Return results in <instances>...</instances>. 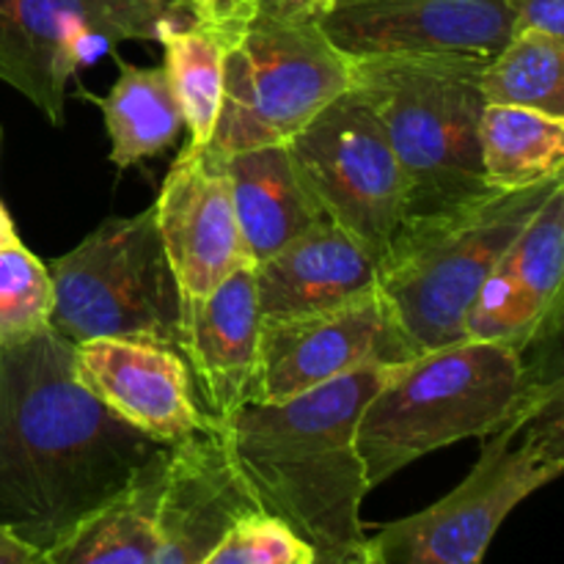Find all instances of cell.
<instances>
[{"label":"cell","mask_w":564,"mask_h":564,"mask_svg":"<svg viewBox=\"0 0 564 564\" xmlns=\"http://www.w3.org/2000/svg\"><path fill=\"white\" fill-rule=\"evenodd\" d=\"M187 25L174 0H0V80L53 127L66 83L119 42H160Z\"/></svg>","instance_id":"9c48e42d"},{"label":"cell","mask_w":564,"mask_h":564,"mask_svg":"<svg viewBox=\"0 0 564 564\" xmlns=\"http://www.w3.org/2000/svg\"><path fill=\"white\" fill-rule=\"evenodd\" d=\"M215 160L229 180L237 224L251 264L273 257L279 248L325 218L301 171L295 169L286 143L246 149Z\"/></svg>","instance_id":"d6986e66"},{"label":"cell","mask_w":564,"mask_h":564,"mask_svg":"<svg viewBox=\"0 0 564 564\" xmlns=\"http://www.w3.org/2000/svg\"><path fill=\"white\" fill-rule=\"evenodd\" d=\"M474 55L352 58V88L383 124L408 182V213L446 207L488 191L479 163L485 110ZM405 213V215H408Z\"/></svg>","instance_id":"8992f818"},{"label":"cell","mask_w":564,"mask_h":564,"mask_svg":"<svg viewBox=\"0 0 564 564\" xmlns=\"http://www.w3.org/2000/svg\"><path fill=\"white\" fill-rule=\"evenodd\" d=\"M375 286L378 262L372 253L328 218L253 264L262 323L328 312L367 295Z\"/></svg>","instance_id":"ac0fdd59"},{"label":"cell","mask_w":564,"mask_h":564,"mask_svg":"<svg viewBox=\"0 0 564 564\" xmlns=\"http://www.w3.org/2000/svg\"><path fill=\"white\" fill-rule=\"evenodd\" d=\"M560 336V334H556ZM556 336L521 352L505 341L463 339L391 364L358 419V455L375 490L430 452L485 438L516 416L545 367Z\"/></svg>","instance_id":"3957f363"},{"label":"cell","mask_w":564,"mask_h":564,"mask_svg":"<svg viewBox=\"0 0 564 564\" xmlns=\"http://www.w3.org/2000/svg\"><path fill=\"white\" fill-rule=\"evenodd\" d=\"M174 3L185 11V17H191L187 25L202 28L215 42L224 44V50H229L259 14L253 0H174Z\"/></svg>","instance_id":"4316f807"},{"label":"cell","mask_w":564,"mask_h":564,"mask_svg":"<svg viewBox=\"0 0 564 564\" xmlns=\"http://www.w3.org/2000/svg\"><path fill=\"white\" fill-rule=\"evenodd\" d=\"M169 452L149 463L124 490L94 507L47 556L53 564H149L160 540V505Z\"/></svg>","instance_id":"ffe728a7"},{"label":"cell","mask_w":564,"mask_h":564,"mask_svg":"<svg viewBox=\"0 0 564 564\" xmlns=\"http://www.w3.org/2000/svg\"><path fill=\"white\" fill-rule=\"evenodd\" d=\"M479 88L488 105L540 110L564 119V39L538 31L512 33L482 64Z\"/></svg>","instance_id":"603a6c76"},{"label":"cell","mask_w":564,"mask_h":564,"mask_svg":"<svg viewBox=\"0 0 564 564\" xmlns=\"http://www.w3.org/2000/svg\"><path fill=\"white\" fill-rule=\"evenodd\" d=\"M0 564H53L47 551L17 538L11 529L0 527Z\"/></svg>","instance_id":"f546056e"},{"label":"cell","mask_w":564,"mask_h":564,"mask_svg":"<svg viewBox=\"0 0 564 564\" xmlns=\"http://www.w3.org/2000/svg\"><path fill=\"white\" fill-rule=\"evenodd\" d=\"M564 185L554 187L507 246L466 314V339L527 352L562 325Z\"/></svg>","instance_id":"4fadbf2b"},{"label":"cell","mask_w":564,"mask_h":564,"mask_svg":"<svg viewBox=\"0 0 564 564\" xmlns=\"http://www.w3.org/2000/svg\"><path fill=\"white\" fill-rule=\"evenodd\" d=\"M408 358L413 356L375 286L328 312L262 323L248 400L284 402L369 364H402Z\"/></svg>","instance_id":"8fae6325"},{"label":"cell","mask_w":564,"mask_h":564,"mask_svg":"<svg viewBox=\"0 0 564 564\" xmlns=\"http://www.w3.org/2000/svg\"><path fill=\"white\" fill-rule=\"evenodd\" d=\"M259 328L253 264L231 273L207 295L182 301V356L215 424H224L248 402Z\"/></svg>","instance_id":"e0dca14e"},{"label":"cell","mask_w":564,"mask_h":564,"mask_svg":"<svg viewBox=\"0 0 564 564\" xmlns=\"http://www.w3.org/2000/svg\"><path fill=\"white\" fill-rule=\"evenodd\" d=\"M352 86V58L317 22L279 20L259 11L224 55V99L207 152L290 143L325 105Z\"/></svg>","instance_id":"ba28073f"},{"label":"cell","mask_w":564,"mask_h":564,"mask_svg":"<svg viewBox=\"0 0 564 564\" xmlns=\"http://www.w3.org/2000/svg\"><path fill=\"white\" fill-rule=\"evenodd\" d=\"M75 372L110 413L160 444L174 446L213 424L180 350L141 339H88L75 345Z\"/></svg>","instance_id":"9a60e30c"},{"label":"cell","mask_w":564,"mask_h":564,"mask_svg":"<svg viewBox=\"0 0 564 564\" xmlns=\"http://www.w3.org/2000/svg\"><path fill=\"white\" fill-rule=\"evenodd\" d=\"M452 494L364 538L361 564H482L501 523L564 468V383L545 372Z\"/></svg>","instance_id":"5b68a950"},{"label":"cell","mask_w":564,"mask_h":564,"mask_svg":"<svg viewBox=\"0 0 564 564\" xmlns=\"http://www.w3.org/2000/svg\"><path fill=\"white\" fill-rule=\"evenodd\" d=\"M259 510L242 485L218 424L171 446L160 505V540L149 564H196L237 516Z\"/></svg>","instance_id":"2e32d148"},{"label":"cell","mask_w":564,"mask_h":564,"mask_svg":"<svg viewBox=\"0 0 564 564\" xmlns=\"http://www.w3.org/2000/svg\"><path fill=\"white\" fill-rule=\"evenodd\" d=\"M479 163L485 182L499 191L564 176V119L512 105H485Z\"/></svg>","instance_id":"7402d4cb"},{"label":"cell","mask_w":564,"mask_h":564,"mask_svg":"<svg viewBox=\"0 0 564 564\" xmlns=\"http://www.w3.org/2000/svg\"><path fill=\"white\" fill-rule=\"evenodd\" d=\"M512 14V33L538 31L564 39V0H507Z\"/></svg>","instance_id":"83f0119b"},{"label":"cell","mask_w":564,"mask_h":564,"mask_svg":"<svg viewBox=\"0 0 564 564\" xmlns=\"http://www.w3.org/2000/svg\"><path fill=\"white\" fill-rule=\"evenodd\" d=\"M165 72L174 86L187 130V149L204 152L213 141L224 99V44L196 25H182L160 39Z\"/></svg>","instance_id":"cb8c5ba5"},{"label":"cell","mask_w":564,"mask_h":564,"mask_svg":"<svg viewBox=\"0 0 564 564\" xmlns=\"http://www.w3.org/2000/svg\"><path fill=\"white\" fill-rule=\"evenodd\" d=\"M47 270L50 328L66 341L141 339L182 352V297L154 207L102 220Z\"/></svg>","instance_id":"52a82bcc"},{"label":"cell","mask_w":564,"mask_h":564,"mask_svg":"<svg viewBox=\"0 0 564 564\" xmlns=\"http://www.w3.org/2000/svg\"><path fill=\"white\" fill-rule=\"evenodd\" d=\"M169 444L110 413L53 328L0 347V527L47 551Z\"/></svg>","instance_id":"6da1fadb"},{"label":"cell","mask_w":564,"mask_h":564,"mask_svg":"<svg viewBox=\"0 0 564 564\" xmlns=\"http://www.w3.org/2000/svg\"><path fill=\"white\" fill-rule=\"evenodd\" d=\"M152 207L182 301L207 295L251 264L229 180L207 149H182Z\"/></svg>","instance_id":"5bb4252c"},{"label":"cell","mask_w":564,"mask_h":564,"mask_svg":"<svg viewBox=\"0 0 564 564\" xmlns=\"http://www.w3.org/2000/svg\"><path fill=\"white\" fill-rule=\"evenodd\" d=\"M262 14L279 17V20L317 22L334 9L336 0H253Z\"/></svg>","instance_id":"f1b7e54d"},{"label":"cell","mask_w":564,"mask_h":564,"mask_svg":"<svg viewBox=\"0 0 564 564\" xmlns=\"http://www.w3.org/2000/svg\"><path fill=\"white\" fill-rule=\"evenodd\" d=\"M53 281L22 242L0 248V347L20 345L50 328Z\"/></svg>","instance_id":"d4e9b609"},{"label":"cell","mask_w":564,"mask_h":564,"mask_svg":"<svg viewBox=\"0 0 564 564\" xmlns=\"http://www.w3.org/2000/svg\"><path fill=\"white\" fill-rule=\"evenodd\" d=\"M319 28L339 53L494 58L512 36L507 0H336Z\"/></svg>","instance_id":"7c38bea8"},{"label":"cell","mask_w":564,"mask_h":564,"mask_svg":"<svg viewBox=\"0 0 564 564\" xmlns=\"http://www.w3.org/2000/svg\"><path fill=\"white\" fill-rule=\"evenodd\" d=\"M314 564H361V545L345 554H330V556H317Z\"/></svg>","instance_id":"1f68e13d"},{"label":"cell","mask_w":564,"mask_h":564,"mask_svg":"<svg viewBox=\"0 0 564 564\" xmlns=\"http://www.w3.org/2000/svg\"><path fill=\"white\" fill-rule=\"evenodd\" d=\"M564 176L408 213L378 259V290L408 352L466 339V314L518 231Z\"/></svg>","instance_id":"277c9868"},{"label":"cell","mask_w":564,"mask_h":564,"mask_svg":"<svg viewBox=\"0 0 564 564\" xmlns=\"http://www.w3.org/2000/svg\"><path fill=\"white\" fill-rule=\"evenodd\" d=\"M116 66L119 77L113 88L105 97H86L102 110L110 163L124 171L174 147L185 119L165 66H135L121 58H116Z\"/></svg>","instance_id":"44dd1931"},{"label":"cell","mask_w":564,"mask_h":564,"mask_svg":"<svg viewBox=\"0 0 564 564\" xmlns=\"http://www.w3.org/2000/svg\"><path fill=\"white\" fill-rule=\"evenodd\" d=\"M17 242H20V235H17L14 220H11L9 209H6L3 202H0V248L17 246Z\"/></svg>","instance_id":"4dcf8cb0"},{"label":"cell","mask_w":564,"mask_h":564,"mask_svg":"<svg viewBox=\"0 0 564 564\" xmlns=\"http://www.w3.org/2000/svg\"><path fill=\"white\" fill-rule=\"evenodd\" d=\"M286 149L319 213L378 262L408 213V182L367 99L350 86Z\"/></svg>","instance_id":"30bf717a"},{"label":"cell","mask_w":564,"mask_h":564,"mask_svg":"<svg viewBox=\"0 0 564 564\" xmlns=\"http://www.w3.org/2000/svg\"><path fill=\"white\" fill-rule=\"evenodd\" d=\"M317 551L281 518L248 510L224 529L196 564H314Z\"/></svg>","instance_id":"484cf974"},{"label":"cell","mask_w":564,"mask_h":564,"mask_svg":"<svg viewBox=\"0 0 564 564\" xmlns=\"http://www.w3.org/2000/svg\"><path fill=\"white\" fill-rule=\"evenodd\" d=\"M391 364H369L284 402H242L218 424L253 505L281 518L317 556L345 554L367 538V474L358 419Z\"/></svg>","instance_id":"7a4b0ae2"}]
</instances>
